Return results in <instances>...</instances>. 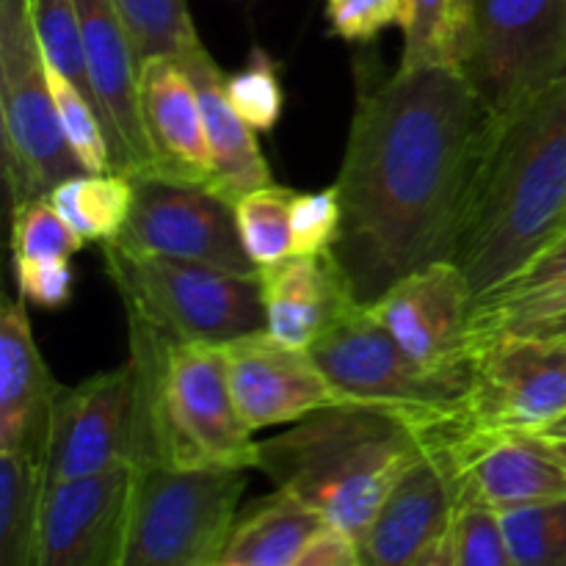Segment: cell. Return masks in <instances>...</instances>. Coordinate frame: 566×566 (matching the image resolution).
Listing matches in <instances>:
<instances>
[{
	"mask_svg": "<svg viewBox=\"0 0 566 566\" xmlns=\"http://www.w3.org/2000/svg\"><path fill=\"white\" fill-rule=\"evenodd\" d=\"M497 119L459 66H398L357 94L332 247L357 304L412 271L457 260Z\"/></svg>",
	"mask_w": 566,
	"mask_h": 566,
	"instance_id": "cell-1",
	"label": "cell"
},
{
	"mask_svg": "<svg viewBox=\"0 0 566 566\" xmlns=\"http://www.w3.org/2000/svg\"><path fill=\"white\" fill-rule=\"evenodd\" d=\"M33 28H36L39 48L48 66L70 77L92 99L81 14H77L75 0H33Z\"/></svg>",
	"mask_w": 566,
	"mask_h": 566,
	"instance_id": "cell-32",
	"label": "cell"
},
{
	"mask_svg": "<svg viewBox=\"0 0 566 566\" xmlns=\"http://www.w3.org/2000/svg\"><path fill=\"white\" fill-rule=\"evenodd\" d=\"M14 276L22 302L44 310H61L70 304L72 287H75V271L70 260L14 263Z\"/></svg>",
	"mask_w": 566,
	"mask_h": 566,
	"instance_id": "cell-38",
	"label": "cell"
},
{
	"mask_svg": "<svg viewBox=\"0 0 566 566\" xmlns=\"http://www.w3.org/2000/svg\"><path fill=\"white\" fill-rule=\"evenodd\" d=\"M542 335H564L566 337V315H562V318H558L551 329L542 332Z\"/></svg>",
	"mask_w": 566,
	"mask_h": 566,
	"instance_id": "cell-41",
	"label": "cell"
},
{
	"mask_svg": "<svg viewBox=\"0 0 566 566\" xmlns=\"http://www.w3.org/2000/svg\"><path fill=\"white\" fill-rule=\"evenodd\" d=\"M459 506L457 470L442 451H423L398 479L357 542L359 566H418L451 531Z\"/></svg>",
	"mask_w": 566,
	"mask_h": 566,
	"instance_id": "cell-18",
	"label": "cell"
},
{
	"mask_svg": "<svg viewBox=\"0 0 566 566\" xmlns=\"http://www.w3.org/2000/svg\"><path fill=\"white\" fill-rule=\"evenodd\" d=\"M475 0H407L398 66H462Z\"/></svg>",
	"mask_w": 566,
	"mask_h": 566,
	"instance_id": "cell-27",
	"label": "cell"
},
{
	"mask_svg": "<svg viewBox=\"0 0 566 566\" xmlns=\"http://www.w3.org/2000/svg\"><path fill=\"white\" fill-rule=\"evenodd\" d=\"M221 352L238 412L252 431L298 423L321 409L346 403L310 348L287 346L269 329L224 343Z\"/></svg>",
	"mask_w": 566,
	"mask_h": 566,
	"instance_id": "cell-15",
	"label": "cell"
},
{
	"mask_svg": "<svg viewBox=\"0 0 566 566\" xmlns=\"http://www.w3.org/2000/svg\"><path fill=\"white\" fill-rule=\"evenodd\" d=\"M44 457L0 453V566H36Z\"/></svg>",
	"mask_w": 566,
	"mask_h": 566,
	"instance_id": "cell-25",
	"label": "cell"
},
{
	"mask_svg": "<svg viewBox=\"0 0 566 566\" xmlns=\"http://www.w3.org/2000/svg\"><path fill=\"white\" fill-rule=\"evenodd\" d=\"M224 92L235 114L254 133H271L282 119L285 88L274 59L265 50L254 48L241 70L224 75Z\"/></svg>",
	"mask_w": 566,
	"mask_h": 566,
	"instance_id": "cell-34",
	"label": "cell"
},
{
	"mask_svg": "<svg viewBox=\"0 0 566 566\" xmlns=\"http://www.w3.org/2000/svg\"><path fill=\"white\" fill-rule=\"evenodd\" d=\"M142 61L180 55L202 48L188 0H114Z\"/></svg>",
	"mask_w": 566,
	"mask_h": 566,
	"instance_id": "cell-29",
	"label": "cell"
},
{
	"mask_svg": "<svg viewBox=\"0 0 566 566\" xmlns=\"http://www.w3.org/2000/svg\"><path fill=\"white\" fill-rule=\"evenodd\" d=\"M564 418V335L503 332L475 343L462 431L547 434Z\"/></svg>",
	"mask_w": 566,
	"mask_h": 566,
	"instance_id": "cell-10",
	"label": "cell"
},
{
	"mask_svg": "<svg viewBox=\"0 0 566 566\" xmlns=\"http://www.w3.org/2000/svg\"><path fill=\"white\" fill-rule=\"evenodd\" d=\"M547 437H558V440H566V418L558 420V423L553 426L551 431H547Z\"/></svg>",
	"mask_w": 566,
	"mask_h": 566,
	"instance_id": "cell-42",
	"label": "cell"
},
{
	"mask_svg": "<svg viewBox=\"0 0 566 566\" xmlns=\"http://www.w3.org/2000/svg\"><path fill=\"white\" fill-rule=\"evenodd\" d=\"M83 241L53 208L48 197L28 199L11 208V258L14 263L70 260Z\"/></svg>",
	"mask_w": 566,
	"mask_h": 566,
	"instance_id": "cell-33",
	"label": "cell"
},
{
	"mask_svg": "<svg viewBox=\"0 0 566 566\" xmlns=\"http://www.w3.org/2000/svg\"><path fill=\"white\" fill-rule=\"evenodd\" d=\"M324 528L329 525L315 509L276 490L238 514L221 562L232 566H291Z\"/></svg>",
	"mask_w": 566,
	"mask_h": 566,
	"instance_id": "cell-24",
	"label": "cell"
},
{
	"mask_svg": "<svg viewBox=\"0 0 566 566\" xmlns=\"http://www.w3.org/2000/svg\"><path fill=\"white\" fill-rule=\"evenodd\" d=\"M133 412L136 390L130 365L105 370L75 387H61L44 440V484L133 468Z\"/></svg>",
	"mask_w": 566,
	"mask_h": 566,
	"instance_id": "cell-13",
	"label": "cell"
},
{
	"mask_svg": "<svg viewBox=\"0 0 566 566\" xmlns=\"http://www.w3.org/2000/svg\"><path fill=\"white\" fill-rule=\"evenodd\" d=\"M423 451V437L403 415L337 403L258 442V470L357 545Z\"/></svg>",
	"mask_w": 566,
	"mask_h": 566,
	"instance_id": "cell-4",
	"label": "cell"
},
{
	"mask_svg": "<svg viewBox=\"0 0 566 566\" xmlns=\"http://www.w3.org/2000/svg\"><path fill=\"white\" fill-rule=\"evenodd\" d=\"M142 111L155 175L208 188L213 160L202 105L180 61L171 55L142 61Z\"/></svg>",
	"mask_w": 566,
	"mask_h": 566,
	"instance_id": "cell-19",
	"label": "cell"
},
{
	"mask_svg": "<svg viewBox=\"0 0 566 566\" xmlns=\"http://www.w3.org/2000/svg\"><path fill=\"white\" fill-rule=\"evenodd\" d=\"M459 70L506 122L566 77V0H475Z\"/></svg>",
	"mask_w": 566,
	"mask_h": 566,
	"instance_id": "cell-9",
	"label": "cell"
},
{
	"mask_svg": "<svg viewBox=\"0 0 566 566\" xmlns=\"http://www.w3.org/2000/svg\"><path fill=\"white\" fill-rule=\"evenodd\" d=\"M566 227V77L497 122L453 263L473 296L501 287Z\"/></svg>",
	"mask_w": 566,
	"mask_h": 566,
	"instance_id": "cell-2",
	"label": "cell"
},
{
	"mask_svg": "<svg viewBox=\"0 0 566 566\" xmlns=\"http://www.w3.org/2000/svg\"><path fill=\"white\" fill-rule=\"evenodd\" d=\"M130 219L114 247L144 258L208 263L216 269L260 276L238 235L235 210L205 186L166 180L158 175L133 177Z\"/></svg>",
	"mask_w": 566,
	"mask_h": 566,
	"instance_id": "cell-11",
	"label": "cell"
},
{
	"mask_svg": "<svg viewBox=\"0 0 566 566\" xmlns=\"http://www.w3.org/2000/svg\"><path fill=\"white\" fill-rule=\"evenodd\" d=\"M562 315H566V230L520 274L475 302L473 340L481 343L503 332L542 335Z\"/></svg>",
	"mask_w": 566,
	"mask_h": 566,
	"instance_id": "cell-23",
	"label": "cell"
},
{
	"mask_svg": "<svg viewBox=\"0 0 566 566\" xmlns=\"http://www.w3.org/2000/svg\"><path fill=\"white\" fill-rule=\"evenodd\" d=\"M291 566H357V545L335 528H324Z\"/></svg>",
	"mask_w": 566,
	"mask_h": 566,
	"instance_id": "cell-39",
	"label": "cell"
},
{
	"mask_svg": "<svg viewBox=\"0 0 566 566\" xmlns=\"http://www.w3.org/2000/svg\"><path fill=\"white\" fill-rule=\"evenodd\" d=\"M329 31L343 42L368 44L387 28L407 25V0H324Z\"/></svg>",
	"mask_w": 566,
	"mask_h": 566,
	"instance_id": "cell-37",
	"label": "cell"
},
{
	"mask_svg": "<svg viewBox=\"0 0 566 566\" xmlns=\"http://www.w3.org/2000/svg\"><path fill=\"white\" fill-rule=\"evenodd\" d=\"M553 440V448H556V453L562 457V462L566 464V440H558V437H551Z\"/></svg>",
	"mask_w": 566,
	"mask_h": 566,
	"instance_id": "cell-43",
	"label": "cell"
},
{
	"mask_svg": "<svg viewBox=\"0 0 566 566\" xmlns=\"http://www.w3.org/2000/svg\"><path fill=\"white\" fill-rule=\"evenodd\" d=\"M216 566H232V564H227V562H219Z\"/></svg>",
	"mask_w": 566,
	"mask_h": 566,
	"instance_id": "cell-44",
	"label": "cell"
},
{
	"mask_svg": "<svg viewBox=\"0 0 566 566\" xmlns=\"http://www.w3.org/2000/svg\"><path fill=\"white\" fill-rule=\"evenodd\" d=\"M357 566H359V564H357Z\"/></svg>",
	"mask_w": 566,
	"mask_h": 566,
	"instance_id": "cell-46",
	"label": "cell"
},
{
	"mask_svg": "<svg viewBox=\"0 0 566 566\" xmlns=\"http://www.w3.org/2000/svg\"><path fill=\"white\" fill-rule=\"evenodd\" d=\"M125 318L136 390L133 468L258 470V440L238 412L221 346L177 340L133 310Z\"/></svg>",
	"mask_w": 566,
	"mask_h": 566,
	"instance_id": "cell-3",
	"label": "cell"
},
{
	"mask_svg": "<svg viewBox=\"0 0 566 566\" xmlns=\"http://www.w3.org/2000/svg\"><path fill=\"white\" fill-rule=\"evenodd\" d=\"M86 48L92 103L108 133L114 171L155 175L142 111V55L116 11L114 0H75Z\"/></svg>",
	"mask_w": 566,
	"mask_h": 566,
	"instance_id": "cell-14",
	"label": "cell"
},
{
	"mask_svg": "<svg viewBox=\"0 0 566 566\" xmlns=\"http://www.w3.org/2000/svg\"><path fill=\"white\" fill-rule=\"evenodd\" d=\"M517 566H566V497L501 512Z\"/></svg>",
	"mask_w": 566,
	"mask_h": 566,
	"instance_id": "cell-30",
	"label": "cell"
},
{
	"mask_svg": "<svg viewBox=\"0 0 566 566\" xmlns=\"http://www.w3.org/2000/svg\"><path fill=\"white\" fill-rule=\"evenodd\" d=\"M293 254L329 252L343 230V205L337 186L313 193H296L291 208Z\"/></svg>",
	"mask_w": 566,
	"mask_h": 566,
	"instance_id": "cell-36",
	"label": "cell"
},
{
	"mask_svg": "<svg viewBox=\"0 0 566 566\" xmlns=\"http://www.w3.org/2000/svg\"><path fill=\"white\" fill-rule=\"evenodd\" d=\"M247 486V470L133 468L116 566H216Z\"/></svg>",
	"mask_w": 566,
	"mask_h": 566,
	"instance_id": "cell-5",
	"label": "cell"
},
{
	"mask_svg": "<svg viewBox=\"0 0 566 566\" xmlns=\"http://www.w3.org/2000/svg\"><path fill=\"white\" fill-rule=\"evenodd\" d=\"M133 197H136V186L130 175L83 171L59 182L48 199L83 243H111L122 235L130 219Z\"/></svg>",
	"mask_w": 566,
	"mask_h": 566,
	"instance_id": "cell-26",
	"label": "cell"
},
{
	"mask_svg": "<svg viewBox=\"0 0 566 566\" xmlns=\"http://www.w3.org/2000/svg\"><path fill=\"white\" fill-rule=\"evenodd\" d=\"M310 354L343 401L403 415L420 431L426 448L464 426L470 374H431L420 368L365 304L348 310L310 346Z\"/></svg>",
	"mask_w": 566,
	"mask_h": 566,
	"instance_id": "cell-6",
	"label": "cell"
},
{
	"mask_svg": "<svg viewBox=\"0 0 566 566\" xmlns=\"http://www.w3.org/2000/svg\"><path fill=\"white\" fill-rule=\"evenodd\" d=\"M265 329L276 340L310 348L352 307H357L348 276L335 252L293 254L282 263L260 269Z\"/></svg>",
	"mask_w": 566,
	"mask_h": 566,
	"instance_id": "cell-20",
	"label": "cell"
},
{
	"mask_svg": "<svg viewBox=\"0 0 566 566\" xmlns=\"http://www.w3.org/2000/svg\"><path fill=\"white\" fill-rule=\"evenodd\" d=\"M564 230H566V227H564Z\"/></svg>",
	"mask_w": 566,
	"mask_h": 566,
	"instance_id": "cell-45",
	"label": "cell"
},
{
	"mask_svg": "<svg viewBox=\"0 0 566 566\" xmlns=\"http://www.w3.org/2000/svg\"><path fill=\"white\" fill-rule=\"evenodd\" d=\"M50 92H53L55 111H59L61 130H64L66 144H70L72 155L77 164L88 171V175H105L114 171V155H111L108 133H105L103 119H99L97 108L92 99L70 81L61 75L59 70L48 66Z\"/></svg>",
	"mask_w": 566,
	"mask_h": 566,
	"instance_id": "cell-31",
	"label": "cell"
},
{
	"mask_svg": "<svg viewBox=\"0 0 566 566\" xmlns=\"http://www.w3.org/2000/svg\"><path fill=\"white\" fill-rule=\"evenodd\" d=\"M457 470L459 503L479 501L495 512L566 497V464L547 434L459 431L442 446Z\"/></svg>",
	"mask_w": 566,
	"mask_h": 566,
	"instance_id": "cell-16",
	"label": "cell"
},
{
	"mask_svg": "<svg viewBox=\"0 0 566 566\" xmlns=\"http://www.w3.org/2000/svg\"><path fill=\"white\" fill-rule=\"evenodd\" d=\"M103 260L122 310L142 313L177 340L224 346L265 329L260 276L191 260L144 258L114 243H103Z\"/></svg>",
	"mask_w": 566,
	"mask_h": 566,
	"instance_id": "cell-7",
	"label": "cell"
},
{
	"mask_svg": "<svg viewBox=\"0 0 566 566\" xmlns=\"http://www.w3.org/2000/svg\"><path fill=\"white\" fill-rule=\"evenodd\" d=\"M0 138L11 208L50 197L59 182L86 171L61 130L33 0H0Z\"/></svg>",
	"mask_w": 566,
	"mask_h": 566,
	"instance_id": "cell-8",
	"label": "cell"
},
{
	"mask_svg": "<svg viewBox=\"0 0 566 566\" xmlns=\"http://www.w3.org/2000/svg\"><path fill=\"white\" fill-rule=\"evenodd\" d=\"M418 566H453V539H451V531L442 536L440 542L429 547L423 558H420Z\"/></svg>",
	"mask_w": 566,
	"mask_h": 566,
	"instance_id": "cell-40",
	"label": "cell"
},
{
	"mask_svg": "<svg viewBox=\"0 0 566 566\" xmlns=\"http://www.w3.org/2000/svg\"><path fill=\"white\" fill-rule=\"evenodd\" d=\"M368 310L420 368L431 374H470L473 368L475 296L453 260L412 271Z\"/></svg>",
	"mask_w": 566,
	"mask_h": 566,
	"instance_id": "cell-12",
	"label": "cell"
},
{
	"mask_svg": "<svg viewBox=\"0 0 566 566\" xmlns=\"http://www.w3.org/2000/svg\"><path fill=\"white\" fill-rule=\"evenodd\" d=\"M453 566H517L503 534L501 512L479 501H462L451 525Z\"/></svg>",
	"mask_w": 566,
	"mask_h": 566,
	"instance_id": "cell-35",
	"label": "cell"
},
{
	"mask_svg": "<svg viewBox=\"0 0 566 566\" xmlns=\"http://www.w3.org/2000/svg\"><path fill=\"white\" fill-rule=\"evenodd\" d=\"M293 197H296V191L271 182V186L258 188V191L247 193L232 205L238 235H241L249 260L258 269H269V265L293 258Z\"/></svg>",
	"mask_w": 566,
	"mask_h": 566,
	"instance_id": "cell-28",
	"label": "cell"
},
{
	"mask_svg": "<svg viewBox=\"0 0 566 566\" xmlns=\"http://www.w3.org/2000/svg\"><path fill=\"white\" fill-rule=\"evenodd\" d=\"M177 61L191 77L199 105H202L205 133H208L210 160H213L208 186L210 191L235 205L247 193L271 186L274 180H271L269 160L260 153L252 127L235 114V108L227 99L224 72L216 66L205 44L180 55Z\"/></svg>",
	"mask_w": 566,
	"mask_h": 566,
	"instance_id": "cell-22",
	"label": "cell"
},
{
	"mask_svg": "<svg viewBox=\"0 0 566 566\" xmlns=\"http://www.w3.org/2000/svg\"><path fill=\"white\" fill-rule=\"evenodd\" d=\"M133 468L44 492L36 566H116L125 536Z\"/></svg>",
	"mask_w": 566,
	"mask_h": 566,
	"instance_id": "cell-17",
	"label": "cell"
},
{
	"mask_svg": "<svg viewBox=\"0 0 566 566\" xmlns=\"http://www.w3.org/2000/svg\"><path fill=\"white\" fill-rule=\"evenodd\" d=\"M59 392L22 298H6L0 310V453L44 457L50 409Z\"/></svg>",
	"mask_w": 566,
	"mask_h": 566,
	"instance_id": "cell-21",
	"label": "cell"
}]
</instances>
